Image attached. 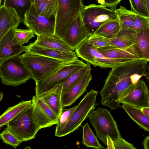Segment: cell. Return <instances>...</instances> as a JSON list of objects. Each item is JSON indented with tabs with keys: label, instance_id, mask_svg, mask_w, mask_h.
I'll list each match as a JSON object with an SVG mask.
<instances>
[{
	"label": "cell",
	"instance_id": "1",
	"mask_svg": "<svg viewBox=\"0 0 149 149\" xmlns=\"http://www.w3.org/2000/svg\"><path fill=\"white\" fill-rule=\"evenodd\" d=\"M147 61L138 59L116 65L111 68L100 92L102 98L113 104H118L127 89L132 84L131 77L136 73L147 76Z\"/></svg>",
	"mask_w": 149,
	"mask_h": 149
},
{
	"label": "cell",
	"instance_id": "2",
	"mask_svg": "<svg viewBox=\"0 0 149 149\" xmlns=\"http://www.w3.org/2000/svg\"><path fill=\"white\" fill-rule=\"evenodd\" d=\"M87 118L94 127L97 136L105 145H107L108 136L113 141L121 137L116 122L106 109L98 107L95 110L91 111Z\"/></svg>",
	"mask_w": 149,
	"mask_h": 149
},
{
	"label": "cell",
	"instance_id": "3",
	"mask_svg": "<svg viewBox=\"0 0 149 149\" xmlns=\"http://www.w3.org/2000/svg\"><path fill=\"white\" fill-rule=\"evenodd\" d=\"M20 57L35 81L49 76L65 63L54 58L27 53L22 54Z\"/></svg>",
	"mask_w": 149,
	"mask_h": 149
},
{
	"label": "cell",
	"instance_id": "4",
	"mask_svg": "<svg viewBox=\"0 0 149 149\" xmlns=\"http://www.w3.org/2000/svg\"><path fill=\"white\" fill-rule=\"evenodd\" d=\"M20 56L0 61V77L3 84L16 87L32 79L31 74L23 63Z\"/></svg>",
	"mask_w": 149,
	"mask_h": 149
},
{
	"label": "cell",
	"instance_id": "5",
	"mask_svg": "<svg viewBox=\"0 0 149 149\" xmlns=\"http://www.w3.org/2000/svg\"><path fill=\"white\" fill-rule=\"evenodd\" d=\"M54 35L62 39L84 6L82 0H58Z\"/></svg>",
	"mask_w": 149,
	"mask_h": 149
},
{
	"label": "cell",
	"instance_id": "6",
	"mask_svg": "<svg viewBox=\"0 0 149 149\" xmlns=\"http://www.w3.org/2000/svg\"><path fill=\"white\" fill-rule=\"evenodd\" d=\"M100 4L84 6L81 12L84 26L89 36L107 22L117 18L115 9Z\"/></svg>",
	"mask_w": 149,
	"mask_h": 149
},
{
	"label": "cell",
	"instance_id": "7",
	"mask_svg": "<svg viewBox=\"0 0 149 149\" xmlns=\"http://www.w3.org/2000/svg\"><path fill=\"white\" fill-rule=\"evenodd\" d=\"M33 109L32 103L6 125L8 129L22 142L33 139L39 130L32 118Z\"/></svg>",
	"mask_w": 149,
	"mask_h": 149
},
{
	"label": "cell",
	"instance_id": "8",
	"mask_svg": "<svg viewBox=\"0 0 149 149\" xmlns=\"http://www.w3.org/2000/svg\"><path fill=\"white\" fill-rule=\"evenodd\" d=\"M98 91L93 89L87 93L73 111L69 120L61 130L55 132L57 137H62L78 130L89 112L94 110L96 104Z\"/></svg>",
	"mask_w": 149,
	"mask_h": 149
},
{
	"label": "cell",
	"instance_id": "9",
	"mask_svg": "<svg viewBox=\"0 0 149 149\" xmlns=\"http://www.w3.org/2000/svg\"><path fill=\"white\" fill-rule=\"evenodd\" d=\"M86 63L79 59L72 63H65L54 73L41 80L35 81V95L40 96L62 84L72 74L84 67Z\"/></svg>",
	"mask_w": 149,
	"mask_h": 149
},
{
	"label": "cell",
	"instance_id": "10",
	"mask_svg": "<svg viewBox=\"0 0 149 149\" xmlns=\"http://www.w3.org/2000/svg\"><path fill=\"white\" fill-rule=\"evenodd\" d=\"M78 57L90 63L94 67L102 68H112L133 60L131 59L113 58L107 57L100 52L88 42L84 41L75 50Z\"/></svg>",
	"mask_w": 149,
	"mask_h": 149
},
{
	"label": "cell",
	"instance_id": "11",
	"mask_svg": "<svg viewBox=\"0 0 149 149\" xmlns=\"http://www.w3.org/2000/svg\"><path fill=\"white\" fill-rule=\"evenodd\" d=\"M55 21L54 15L47 18L37 15L33 3L26 12L23 23L37 36L54 35Z\"/></svg>",
	"mask_w": 149,
	"mask_h": 149
},
{
	"label": "cell",
	"instance_id": "12",
	"mask_svg": "<svg viewBox=\"0 0 149 149\" xmlns=\"http://www.w3.org/2000/svg\"><path fill=\"white\" fill-rule=\"evenodd\" d=\"M31 100L32 117L39 130L58 123L59 117L46 103L36 95Z\"/></svg>",
	"mask_w": 149,
	"mask_h": 149
},
{
	"label": "cell",
	"instance_id": "13",
	"mask_svg": "<svg viewBox=\"0 0 149 149\" xmlns=\"http://www.w3.org/2000/svg\"><path fill=\"white\" fill-rule=\"evenodd\" d=\"M120 102L139 108L149 107V91L145 82L140 80L131 85L123 95Z\"/></svg>",
	"mask_w": 149,
	"mask_h": 149
},
{
	"label": "cell",
	"instance_id": "14",
	"mask_svg": "<svg viewBox=\"0 0 149 149\" xmlns=\"http://www.w3.org/2000/svg\"><path fill=\"white\" fill-rule=\"evenodd\" d=\"M89 36L80 13L73 19L65 36L61 39L73 51Z\"/></svg>",
	"mask_w": 149,
	"mask_h": 149
},
{
	"label": "cell",
	"instance_id": "15",
	"mask_svg": "<svg viewBox=\"0 0 149 149\" xmlns=\"http://www.w3.org/2000/svg\"><path fill=\"white\" fill-rule=\"evenodd\" d=\"M24 50L26 53L46 56L65 63H70L79 59L73 51L68 52L49 48L36 45L33 42L24 46Z\"/></svg>",
	"mask_w": 149,
	"mask_h": 149
},
{
	"label": "cell",
	"instance_id": "16",
	"mask_svg": "<svg viewBox=\"0 0 149 149\" xmlns=\"http://www.w3.org/2000/svg\"><path fill=\"white\" fill-rule=\"evenodd\" d=\"M100 52L109 58L136 60L143 59L141 52L135 43L128 47H117L109 46L96 48Z\"/></svg>",
	"mask_w": 149,
	"mask_h": 149
},
{
	"label": "cell",
	"instance_id": "17",
	"mask_svg": "<svg viewBox=\"0 0 149 149\" xmlns=\"http://www.w3.org/2000/svg\"><path fill=\"white\" fill-rule=\"evenodd\" d=\"M91 70L88 71L77 83L61 95V101L63 109L71 105L86 91L93 78Z\"/></svg>",
	"mask_w": 149,
	"mask_h": 149
},
{
	"label": "cell",
	"instance_id": "18",
	"mask_svg": "<svg viewBox=\"0 0 149 149\" xmlns=\"http://www.w3.org/2000/svg\"><path fill=\"white\" fill-rule=\"evenodd\" d=\"M20 22L14 9L3 4L0 6V40L11 29L17 28Z\"/></svg>",
	"mask_w": 149,
	"mask_h": 149
},
{
	"label": "cell",
	"instance_id": "19",
	"mask_svg": "<svg viewBox=\"0 0 149 149\" xmlns=\"http://www.w3.org/2000/svg\"><path fill=\"white\" fill-rule=\"evenodd\" d=\"M15 29H10L0 40V61L20 55L24 51L23 46L15 45L13 42Z\"/></svg>",
	"mask_w": 149,
	"mask_h": 149
},
{
	"label": "cell",
	"instance_id": "20",
	"mask_svg": "<svg viewBox=\"0 0 149 149\" xmlns=\"http://www.w3.org/2000/svg\"><path fill=\"white\" fill-rule=\"evenodd\" d=\"M62 86L57 85L49 91L37 96L49 107L59 117L62 108L61 101Z\"/></svg>",
	"mask_w": 149,
	"mask_h": 149
},
{
	"label": "cell",
	"instance_id": "21",
	"mask_svg": "<svg viewBox=\"0 0 149 149\" xmlns=\"http://www.w3.org/2000/svg\"><path fill=\"white\" fill-rule=\"evenodd\" d=\"M33 42L34 44L42 47L71 52L72 50L60 38L54 35L39 36Z\"/></svg>",
	"mask_w": 149,
	"mask_h": 149
},
{
	"label": "cell",
	"instance_id": "22",
	"mask_svg": "<svg viewBox=\"0 0 149 149\" xmlns=\"http://www.w3.org/2000/svg\"><path fill=\"white\" fill-rule=\"evenodd\" d=\"M136 33L131 29H121L117 36L110 39V46L124 47L135 43Z\"/></svg>",
	"mask_w": 149,
	"mask_h": 149
},
{
	"label": "cell",
	"instance_id": "23",
	"mask_svg": "<svg viewBox=\"0 0 149 149\" xmlns=\"http://www.w3.org/2000/svg\"><path fill=\"white\" fill-rule=\"evenodd\" d=\"M121 107L139 126L145 131L149 132V117L143 113L140 108L125 104H122Z\"/></svg>",
	"mask_w": 149,
	"mask_h": 149
},
{
	"label": "cell",
	"instance_id": "24",
	"mask_svg": "<svg viewBox=\"0 0 149 149\" xmlns=\"http://www.w3.org/2000/svg\"><path fill=\"white\" fill-rule=\"evenodd\" d=\"M32 104L31 100H22L17 104L9 107L2 114L0 115V128L13 118L22 110Z\"/></svg>",
	"mask_w": 149,
	"mask_h": 149
},
{
	"label": "cell",
	"instance_id": "25",
	"mask_svg": "<svg viewBox=\"0 0 149 149\" xmlns=\"http://www.w3.org/2000/svg\"><path fill=\"white\" fill-rule=\"evenodd\" d=\"M121 29L120 25L117 18L104 23L100 26L93 34L112 39L117 36Z\"/></svg>",
	"mask_w": 149,
	"mask_h": 149
},
{
	"label": "cell",
	"instance_id": "26",
	"mask_svg": "<svg viewBox=\"0 0 149 149\" xmlns=\"http://www.w3.org/2000/svg\"><path fill=\"white\" fill-rule=\"evenodd\" d=\"M121 29L132 30L136 14L132 10H129L120 5L119 8L115 9Z\"/></svg>",
	"mask_w": 149,
	"mask_h": 149
},
{
	"label": "cell",
	"instance_id": "27",
	"mask_svg": "<svg viewBox=\"0 0 149 149\" xmlns=\"http://www.w3.org/2000/svg\"><path fill=\"white\" fill-rule=\"evenodd\" d=\"M33 0H4L6 6L15 9L20 22H24L26 12L30 8Z\"/></svg>",
	"mask_w": 149,
	"mask_h": 149
},
{
	"label": "cell",
	"instance_id": "28",
	"mask_svg": "<svg viewBox=\"0 0 149 149\" xmlns=\"http://www.w3.org/2000/svg\"><path fill=\"white\" fill-rule=\"evenodd\" d=\"M135 43L139 49L143 58L149 61V27L136 33Z\"/></svg>",
	"mask_w": 149,
	"mask_h": 149
},
{
	"label": "cell",
	"instance_id": "29",
	"mask_svg": "<svg viewBox=\"0 0 149 149\" xmlns=\"http://www.w3.org/2000/svg\"><path fill=\"white\" fill-rule=\"evenodd\" d=\"M58 4V0H46L33 6L37 15L48 18L52 15L56 16Z\"/></svg>",
	"mask_w": 149,
	"mask_h": 149
},
{
	"label": "cell",
	"instance_id": "30",
	"mask_svg": "<svg viewBox=\"0 0 149 149\" xmlns=\"http://www.w3.org/2000/svg\"><path fill=\"white\" fill-rule=\"evenodd\" d=\"M91 70V64L87 62L81 69L75 72L62 84V95L66 92L77 83L84 74L89 70Z\"/></svg>",
	"mask_w": 149,
	"mask_h": 149
},
{
	"label": "cell",
	"instance_id": "31",
	"mask_svg": "<svg viewBox=\"0 0 149 149\" xmlns=\"http://www.w3.org/2000/svg\"><path fill=\"white\" fill-rule=\"evenodd\" d=\"M82 143L87 147L105 148L99 143L88 123L82 127Z\"/></svg>",
	"mask_w": 149,
	"mask_h": 149
},
{
	"label": "cell",
	"instance_id": "32",
	"mask_svg": "<svg viewBox=\"0 0 149 149\" xmlns=\"http://www.w3.org/2000/svg\"><path fill=\"white\" fill-rule=\"evenodd\" d=\"M14 33L12 41L15 45H22L27 43L31 39L35 36L33 31L29 29L15 28L14 29Z\"/></svg>",
	"mask_w": 149,
	"mask_h": 149
},
{
	"label": "cell",
	"instance_id": "33",
	"mask_svg": "<svg viewBox=\"0 0 149 149\" xmlns=\"http://www.w3.org/2000/svg\"><path fill=\"white\" fill-rule=\"evenodd\" d=\"M131 10L137 14L149 17V11L145 0H129Z\"/></svg>",
	"mask_w": 149,
	"mask_h": 149
},
{
	"label": "cell",
	"instance_id": "34",
	"mask_svg": "<svg viewBox=\"0 0 149 149\" xmlns=\"http://www.w3.org/2000/svg\"><path fill=\"white\" fill-rule=\"evenodd\" d=\"M107 149H137L132 144L127 141L121 137L116 141H113L109 137H107Z\"/></svg>",
	"mask_w": 149,
	"mask_h": 149
},
{
	"label": "cell",
	"instance_id": "35",
	"mask_svg": "<svg viewBox=\"0 0 149 149\" xmlns=\"http://www.w3.org/2000/svg\"><path fill=\"white\" fill-rule=\"evenodd\" d=\"M88 42L96 48L110 46V39L95 34L89 36L87 39Z\"/></svg>",
	"mask_w": 149,
	"mask_h": 149
},
{
	"label": "cell",
	"instance_id": "36",
	"mask_svg": "<svg viewBox=\"0 0 149 149\" xmlns=\"http://www.w3.org/2000/svg\"><path fill=\"white\" fill-rule=\"evenodd\" d=\"M0 137L4 143L15 148L22 143L7 127L0 134Z\"/></svg>",
	"mask_w": 149,
	"mask_h": 149
},
{
	"label": "cell",
	"instance_id": "37",
	"mask_svg": "<svg viewBox=\"0 0 149 149\" xmlns=\"http://www.w3.org/2000/svg\"><path fill=\"white\" fill-rule=\"evenodd\" d=\"M76 107L77 106H75L70 108L62 109L59 116L58 122L56 124L55 132L61 130L64 127Z\"/></svg>",
	"mask_w": 149,
	"mask_h": 149
},
{
	"label": "cell",
	"instance_id": "38",
	"mask_svg": "<svg viewBox=\"0 0 149 149\" xmlns=\"http://www.w3.org/2000/svg\"><path fill=\"white\" fill-rule=\"evenodd\" d=\"M149 27V17L136 14L132 30L136 33L144 30Z\"/></svg>",
	"mask_w": 149,
	"mask_h": 149
},
{
	"label": "cell",
	"instance_id": "39",
	"mask_svg": "<svg viewBox=\"0 0 149 149\" xmlns=\"http://www.w3.org/2000/svg\"><path fill=\"white\" fill-rule=\"evenodd\" d=\"M97 3L106 7L116 8L117 5L121 0H96Z\"/></svg>",
	"mask_w": 149,
	"mask_h": 149
},
{
	"label": "cell",
	"instance_id": "40",
	"mask_svg": "<svg viewBox=\"0 0 149 149\" xmlns=\"http://www.w3.org/2000/svg\"><path fill=\"white\" fill-rule=\"evenodd\" d=\"M143 144L144 149H149V136H146L143 142Z\"/></svg>",
	"mask_w": 149,
	"mask_h": 149
},
{
	"label": "cell",
	"instance_id": "41",
	"mask_svg": "<svg viewBox=\"0 0 149 149\" xmlns=\"http://www.w3.org/2000/svg\"><path fill=\"white\" fill-rule=\"evenodd\" d=\"M143 113L146 116L149 117V107H143L140 108Z\"/></svg>",
	"mask_w": 149,
	"mask_h": 149
},
{
	"label": "cell",
	"instance_id": "42",
	"mask_svg": "<svg viewBox=\"0 0 149 149\" xmlns=\"http://www.w3.org/2000/svg\"><path fill=\"white\" fill-rule=\"evenodd\" d=\"M46 0H33V5H34L38 4Z\"/></svg>",
	"mask_w": 149,
	"mask_h": 149
},
{
	"label": "cell",
	"instance_id": "43",
	"mask_svg": "<svg viewBox=\"0 0 149 149\" xmlns=\"http://www.w3.org/2000/svg\"><path fill=\"white\" fill-rule=\"evenodd\" d=\"M3 96V94L2 93L0 92V102L2 100Z\"/></svg>",
	"mask_w": 149,
	"mask_h": 149
},
{
	"label": "cell",
	"instance_id": "44",
	"mask_svg": "<svg viewBox=\"0 0 149 149\" xmlns=\"http://www.w3.org/2000/svg\"><path fill=\"white\" fill-rule=\"evenodd\" d=\"M145 1L147 7L149 9V0H145Z\"/></svg>",
	"mask_w": 149,
	"mask_h": 149
},
{
	"label": "cell",
	"instance_id": "45",
	"mask_svg": "<svg viewBox=\"0 0 149 149\" xmlns=\"http://www.w3.org/2000/svg\"><path fill=\"white\" fill-rule=\"evenodd\" d=\"M1 0H0V6H1Z\"/></svg>",
	"mask_w": 149,
	"mask_h": 149
}]
</instances>
